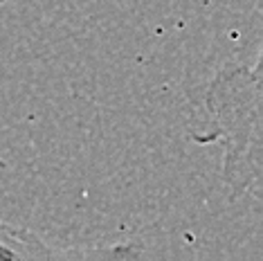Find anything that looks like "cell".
Masks as SVG:
<instances>
[{
	"mask_svg": "<svg viewBox=\"0 0 263 261\" xmlns=\"http://www.w3.org/2000/svg\"><path fill=\"white\" fill-rule=\"evenodd\" d=\"M261 59L218 70L207 88L209 124L191 133L196 144L223 146V178L234 194L261 196Z\"/></svg>",
	"mask_w": 263,
	"mask_h": 261,
	"instance_id": "obj_1",
	"label": "cell"
},
{
	"mask_svg": "<svg viewBox=\"0 0 263 261\" xmlns=\"http://www.w3.org/2000/svg\"><path fill=\"white\" fill-rule=\"evenodd\" d=\"M88 259L83 248H57L21 225L0 221V259Z\"/></svg>",
	"mask_w": 263,
	"mask_h": 261,
	"instance_id": "obj_2",
	"label": "cell"
},
{
	"mask_svg": "<svg viewBox=\"0 0 263 261\" xmlns=\"http://www.w3.org/2000/svg\"><path fill=\"white\" fill-rule=\"evenodd\" d=\"M7 167H9V164H7V162H5V160H3V158H0V174H3V171H7Z\"/></svg>",
	"mask_w": 263,
	"mask_h": 261,
	"instance_id": "obj_3",
	"label": "cell"
},
{
	"mask_svg": "<svg viewBox=\"0 0 263 261\" xmlns=\"http://www.w3.org/2000/svg\"><path fill=\"white\" fill-rule=\"evenodd\" d=\"M5 3H9V0H0V5H5Z\"/></svg>",
	"mask_w": 263,
	"mask_h": 261,
	"instance_id": "obj_4",
	"label": "cell"
}]
</instances>
